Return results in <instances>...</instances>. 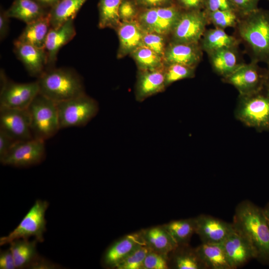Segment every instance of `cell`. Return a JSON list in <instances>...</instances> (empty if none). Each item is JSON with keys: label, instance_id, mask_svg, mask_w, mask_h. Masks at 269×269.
<instances>
[{"label": "cell", "instance_id": "cell-8", "mask_svg": "<svg viewBox=\"0 0 269 269\" xmlns=\"http://www.w3.org/2000/svg\"><path fill=\"white\" fill-rule=\"evenodd\" d=\"M183 10L176 4L140 9L137 21L146 32L169 36Z\"/></svg>", "mask_w": 269, "mask_h": 269}, {"label": "cell", "instance_id": "cell-36", "mask_svg": "<svg viewBox=\"0 0 269 269\" xmlns=\"http://www.w3.org/2000/svg\"><path fill=\"white\" fill-rule=\"evenodd\" d=\"M150 250L143 244L134 250L116 267L117 269H142L144 259Z\"/></svg>", "mask_w": 269, "mask_h": 269}, {"label": "cell", "instance_id": "cell-20", "mask_svg": "<svg viewBox=\"0 0 269 269\" xmlns=\"http://www.w3.org/2000/svg\"><path fill=\"white\" fill-rule=\"evenodd\" d=\"M115 30L119 41L117 58L130 55L137 48L142 46L145 32L137 20L121 22Z\"/></svg>", "mask_w": 269, "mask_h": 269}, {"label": "cell", "instance_id": "cell-1", "mask_svg": "<svg viewBox=\"0 0 269 269\" xmlns=\"http://www.w3.org/2000/svg\"><path fill=\"white\" fill-rule=\"evenodd\" d=\"M232 224L251 242L256 259L269 266V225L263 208L249 200L242 201L236 207Z\"/></svg>", "mask_w": 269, "mask_h": 269}, {"label": "cell", "instance_id": "cell-45", "mask_svg": "<svg viewBox=\"0 0 269 269\" xmlns=\"http://www.w3.org/2000/svg\"><path fill=\"white\" fill-rule=\"evenodd\" d=\"M14 260L9 249L0 252V269H16Z\"/></svg>", "mask_w": 269, "mask_h": 269}, {"label": "cell", "instance_id": "cell-43", "mask_svg": "<svg viewBox=\"0 0 269 269\" xmlns=\"http://www.w3.org/2000/svg\"><path fill=\"white\" fill-rule=\"evenodd\" d=\"M183 11L204 10L205 0H174Z\"/></svg>", "mask_w": 269, "mask_h": 269}, {"label": "cell", "instance_id": "cell-10", "mask_svg": "<svg viewBox=\"0 0 269 269\" xmlns=\"http://www.w3.org/2000/svg\"><path fill=\"white\" fill-rule=\"evenodd\" d=\"M208 24L204 10L183 11L169 36V41L199 43Z\"/></svg>", "mask_w": 269, "mask_h": 269}, {"label": "cell", "instance_id": "cell-2", "mask_svg": "<svg viewBox=\"0 0 269 269\" xmlns=\"http://www.w3.org/2000/svg\"><path fill=\"white\" fill-rule=\"evenodd\" d=\"M235 28L251 60L269 64V10L258 8L243 15Z\"/></svg>", "mask_w": 269, "mask_h": 269}, {"label": "cell", "instance_id": "cell-19", "mask_svg": "<svg viewBox=\"0 0 269 269\" xmlns=\"http://www.w3.org/2000/svg\"><path fill=\"white\" fill-rule=\"evenodd\" d=\"M74 19L69 20L56 28L51 27L45 42L47 55L46 69L54 67L60 49L76 35Z\"/></svg>", "mask_w": 269, "mask_h": 269}, {"label": "cell", "instance_id": "cell-37", "mask_svg": "<svg viewBox=\"0 0 269 269\" xmlns=\"http://www.w3.org/2000/svg\"><path fill=\"white\" fill-rule=\"evenodd\" d=\"M169 41V37L155 32H144L142 46L150 49L162 58Z\"/></svg>", "mask_w": 269, "mask_h": 269}, {"label": "cell", "instance_id": "cell-30", "mask_svg": "<svg viewBox=\"0 0 269 269\" xmlns=\"http://www.w3.org/2000/svg\"><path fill=\"white\" fill-rule=\"evenodd\" d=\"M171 264L176 269H207L195 249L188 245L178 246L172 252Z\"/></svg>", "mask_w": 269, "mask_h": 269}, {"label": "cell", "instance_id": "cell-18", "mask_svg": "<svg viewBox=\"0 0 269 269\" xmlns=\"http://www.w3.org/2000/svg\"><path fill=\"white\" fill-rule=\"evenodd\" d=\"M203 51L199 43L169 41L163 57L164 63L180 64L196 68L202 60Z\"/></svg>", "mask_w": 269, "mask_h": 269}, {"label": "cell", "instance_id": "cell-29", "mask_svg": "<svg viewBox=\"0 0 269 269\" xmlns=\"http://www.w3.org/2000/svg\"><path fill=\"white\" fill-rule=\"evenodd\" d=\"M34 239H18L11 242L9 249L13 256L16 268L28 267L38 257L36 244Z\"/></svg>", "mask_w": 269, "mask_h": 269}, {"label": "cell", "instance_id": "cell-50", "mask_svg": "<svg viewBox=\"0 0 269 269\" xmlns=\"http://www.w3.org/2000/svg\"><path fill=\"white\" fill-rule=\"evenodd\" d=\"M267 79L265 84V87L269 90V64L268 65Z\"/></svg>", "mask_w": 269, "mask_h": 269}, {"label": "cell", "instance_id": "cell-51", "mask_svg": "<svg viewBox=\"0 0 269 269\" xmlns=\"http://www.w3.org/2000/svg\"></svg>", "mask_w": 269, "mask_h": 269}, {"label": "cell", "instance_id": "cell-32", "mask_svg": "<svg viewBox=\"0 0 269 269\" xmlns=\"http://www.w3.org/2000/svg\"><path fill=\"white\" fill-rule=\"evenodd\" d=\"M122 1L99 0L98 26L100 28L116 29L121 22L119 16V7Z\"/></svg>", "mask_w": 269, "mask_h": 269}, {"label": "cell", "instance_id": "cell-15", "mask_svg": "<svg viewBox=\"0 0 269 269\" xmlns=\"http://www.w3.org/2000/svg\"><path fill=\"white\" fill-rule=\"evenodd\" d=\"M222 244L233 269L257 259L256 251L251 242L236 230Z\"/></svg>", "mask_w": 269, "mask_h": 269}, {"label": "cell", "instance_id": "cell-31", "mask_svg": "<svg viewBox=\"0 0 269 269\" xmlns=\"http://www.w3.org/2000/svg\"><path fill=\"white\" fill-rule=\"evenodd\" d=\"M163 226L178 246L188 245L196 232V219L195 217L172 221Z\"/></svg>", "mask_w": 269, "mask_h": 269}, {"label": "cell", "instance_id": "cell-3", "mask_svg": "<svg viewBox=\"0 0 269 269\" xmlns=\"http://www.w3.org/2000/svg\"><path fill=\"white\" fill-rule=\"evenodd\" d=\"M37 81L39 93L56 103L86 93L81 77L68 68L46 69Z\"/></svg>", "mask_w": 269, "mask_h": 269}, {"label": "cell", "instance_id": "cell-4", "mask_svg": "<svg viewBox=\"0 0 269 269\" xmlns=\"http://www.w3.org/2000/svg\"><path fill=\"white\" fill-rule=\"evenodd\" d=\"M236 119L258 132L269 131V90L239 95L234 111Z\"/></svg>", "mask_w": 269, "mask_h": 269}, {"label": "cell", "instance_id": "cell-11", "mask_svg": "<svg viewBox=\"0 0 269 269\" xmlns=\"http://www.w3.org/2000/svg\"><path fill=\"white\" fill-rule=\"evenodd\" d=\"M258 62L244 63L231 74L222 79L224 83L234 87L239 95H248L263 89L267 79V69L262 68Z\"/></svg>", "mask_w": 269, "mask_h": 269}, {"label": "cell", "instance_id": "cell-14", "mask_svg": "<svg viewBox=\"0 0 269 269\" xmlns=\"http://www.w3.org/2000/svg\"><path fill=\"white\" fill-rule=\"evenodd\" d=\"M195 219V233L202 243L222 244L235 230L232 223L210 215L202 214Z\"/></svg>", "mask_w": 269, "mask_h": 269}, {"label": "cell", "instance_id": "cell-26", "mask_svg": "<svg viewBox=\"0 0 269 269\" xmlns=\"http://www.w3.org/2000/svg\"><path fill=\"white\" fill-rule=\"evenodd\" d=\"M51 27L48 13L41 18L26 24L16 39L39 48H45L46 38Z\"/></svg>", "mask_w": 269, "mask_h": 269}, {"label": "cell", "instance_id": "cell-16", "mask_svg": "<svg viewBox=\"0 0 269 269\" xmlns=\"http://www.w3.org/2000/svg\"><path fill=\"white\" fill-rule=\"evenodd\" d=\"M164 69V66L153 70H137L134 91L137 102H143L165 90Z\"/></svg>", "mask_w": 269, "mask_h": 269}, {"label": "cell", "instance_id": "cell-27", "mask_svg": "<svg viewBox=\"0 0 269 269\" xmlns=\"http://www.w3.org/2000/svg\"><path fill=\"white\" fill-rule=\"evenodd\" d=\"M195 250L207 269H233L222 244L202 243Z\"/></svg>", "mask_w": 269, "mask_h": 269}, {"label": "cell", "instance_id": "cell-46", "mask_svg": "<svg viewBox=\"0 0 269 269\" xmlns=\"http://www.w3.org/2000/svg\"><path fill=\"white\" fill-rule=\"evenodd\" d=\"M9 18L7 15L5 10L1 9L0 12V39L1 41L3 40L8 34Z\"/></svg>", "mask_w": 269, "mask_h": 269}, {"label": "cell", "instance_id": "cell-9", "mask_svg": "<svg viewBox=\"0 0 269 269\" xmlns=\"http://www.w3.org/2000/svg\"><path fill=\"white\" fill-rule=\"evenodd\" d=\"M0 108L27 109L39 92L37 80L20 83L8 79L0 71Z\"/></svg>", "mask_w": 269, "mask_h": 269}, {"label": "cell", "instance_id": "cell-17", "mask_svg": "<svg viewBox=\"0 0 269 269\" xmlns=\"http://www.w3.org/2000/svg\"><path fill=\"white\" fill-rule=\"evenodd\" d=\"M13 51L30 76L38 78L45 70L47 55L45 48H39L16 39L13 42Z\"/></svg>", "mask_w": 269, "mask_h": 269}, {"label": "cell", "instance_id": "cell-21", "mask_svg": "<svg viewBox=\"0 0 269 269\" xmlns=\"http://www.w3.org/2000/svg\"><path fill=\"white\" fill-rule=\"evenodd\" d=\"M143 244L145 243L141 231L127 235L107 249L103 258V264L107 267L116 268L131 253Z\"/></svg>", "mask_w": 269, "mask_h": 269}, {"label": "cell", "instance_id": "cell-48", "mask_svg": "<svg viewBox=\"0 0 269 269\" xmlns=\"http://www.w3.org/2000/svg\"><path fill=\"white\" fill-rule=\"evenodd\" d=\"M44 7L49 9L60 0H35Z\"/></svg>", "mask_w": 269, "mask_h": 269}, {"label": "cell", "instance_id": "cell-38", "mask_svg": "<svg viewBox=\"0 0 269 269\" xmlns=\"http://www.w3.org/2000/svg\"><path fill=\"white\" fill-rule=\"evenodd\" d=\"M169 259L168 255L150 250L144 259L142 269H167Z\"/></svg>", "mask_w": 269, "mask_h": 269}, {"label": "cell", "instance_id": "cell-28", "mask_svg": "<svg viewBox=\"0 0 269 269\" xmlns=\"http://www.w3.org/2000/svg\"><path fill=\"white\" fill-rule=\"evenodd\" d=\"M87 0H60L49 11L51 27L56 28L72 19Z\"/></svg>", "mask_w": 269, "mask_h": 269}, {"label": "cell", "instance_id": "cell-7", "mask_svg": "<svg viewBox=\"0 0 269 269\" xmlns=\"http://www.w3.org/2000/svg\"><path fill=\"white\" fill-rule=\"evenodd\" d=\"M48 205L46 201L36 200L18 225L7 236L0 238V246L31 237H34L38 242H43V234L46 230L45 215Z\"/></svg>", "mask_w": 269, "mask_h": 269}, {"label": "cell", "instance_id": "cell-25", "mask_svg": "<svg viewBox=\"0 0 269 269\" xmlns=\"http://www.w3.org/2000/svg\"><path fill=\"white\" fill-rule=\"evenodd\" d=\"M240 40L224 29L215 27L206 29L199 43L202 50L207 54L215 51L229 47H239Z\"/></svg>", "mask_w": 269, "mask_h": 269}, {"label": "cell", "instance_id": "cell-24", "mask_svg": "<svg viewBox=\"0 0 269 269\" xmlns=\"http://www.w3.org/2000/svg\"><path fill=\"white\" fill-rule=\"evenodd\" d=\"M47 9L35 0H14L5 11L9 18L27 24L48 14L49 10Z\"/></svg>", "mask_w": 269, "mask_h": 269}, {"label": "cell", "instance_id": "cell-49", "mask_svg": "<svg viewBox=\"0 0 269 269\" xmlns=\"http://www.w3.org/2000/svg\"><path fill=\"white\" fill-rule=\"evenodd\" d=\"M263 211L269 225V202L266 204L265 207L263 208Z\"/></svg>", "mask_w": 269, "mask_h": 269}, {"label": "cell", "instance_id": "cell-33", "mask_svg": "<svg viewBox=\"0 0 269 269\" xmlns=\"http://www.w3.org/2000/svg\"><path fill=\"white\" fill-rule=\"evenodd\" d=\"M138 70H153L164 66L163 58L144 46H141L130 55Z\"/></svg>", "mask_w": 269, "mask_h": 269}, {"label": "cell", "instance_id": "cell-44", "mask_svg": "<svg viewBox=\"0 0 269 269\" xmlns=\"http://www.w3.org/2000/svg\"><path fill=\"white\" fill-rule=\"evenodd\" d=\"M15 142L11 137L0 130V160L7 154Z\"/></svg>", "mask_w": 269, "mask_h": 269}, {"label": "cell", "instance_id": "cell-41", "mask_svg": "<svg viewBox=\"0 0 269 269\" xmlns=\"http://www.w3.org/2000/svg\"><path fill=\"white\" fill-rule=\"evenodd\" d=\"M237 9L242 15H245L258 8L260 0H231Z\"/></svg>", "mask_w": 269, "mask_h": 269}, {"label": "cell", "instance_id": "cell-42", "mask_svg": "<svg viewBox=\"0 0 269 269\" xmlns=\"http://www.w3.org/2000/svg\"><path fill=\"white\" fill-rule=\"evenodd\" d=\"M140 9L165 7L174 4V0H134Z\"/></svg>", "mask_w": 269, "mask_h": 269}, {"label": "cell", "instance_id": "cell-34", "mask_svg": "<svg viewBox=\"0 0 269 269\" xmlns=\"http://www.w3.org/2000/svg\"><path fill=\"white\" fill-rule=\"evenodd\" d=\"M204 12L208 24H212L215 27L223 29L235 28L243 15L238 11L232 9Z\"/></svg>", "mask_w": 269, "mask_h": 269}, {"label": "cell", "instance_id": "cell-13", "mask_svg": "<svg viewBox=\"0 0 269 269\" xmlns=\"http://www.w3.org/2000/svg\"><path fill=\"white\" fill-rule=\"evenodd\" d=\"M0 130L15 141L33 138L27 109L0 108Z\"/></svg>", "mask_w": 269, "mask_h": 269}, {"label": "cell", "instance_id": "cell-23", "mask_svg": "<svg viewBox=\"0 0 269 269\" xmlns=\"http://www.w3.org/2000/svg\"><path fill=\"white\" fill-rule=\"evenodd\" d=\"M146 246L151 251L168 255L178 246L164 226H155L142 230Z\"/></svg>", "mask_w": 269, "mask_h": 269}, {"label": "cell", "instance_id": "cell-39", "mask_svg": "<svg viewBox=\"0 0 269 269\" xmlns=\"http://www.w3.org/2000/svg\"><path fill=\"white\" fill-rule=\"evenodd\" d=\"M140 8L134 0H122L119 7L121 22L136 20Z\"/></svg>", "mask_w": 269, "mask_h": 269}, {"label": "cell", "instance_id": "cell-47", "mask_svg": "<svg viewBox=\"0 0 269 269\" xmlns=\"http://www.w3.org/2000/svg\"><path fill=\"white\" fill-rule=\"evenodd\" d=\"M57 266L38 256L28 267L32 269H54Z\"/></svg>", "mask_w": 269, "mask_h": 269}, {"label": "cell", "instance_id": "cell-6", "mask_svg": "<svg viewBox=\"0 0 269 269\" xmlns=\"http://www.w3.org/2000/svg\"><path fill=\"white\" fill-rule=\"evenodd\" d=\"M56 104L60 129L85 126L99 111L98 103L86 93Z\"/></svg>", "mask_w": 269, "mask_h": 269}, {"label": "cell", "instance_id": "cell-22", "mask_svg": "<svg viewBox=\"0 0 269 269\" xmlns=\"http://www.w3.org/2000/svg\"><path fill=\"white\" fill-rule=\"evenodd\" d=\"M207 55L213 71L222 79L227 77L245 63L239 47L221 49Z\"/></svg>", "mask_w": 269, "mask_h": 269}, {"label": "cell", "instance_id": "cell-12", "mask_svg": "<svg viewBox=\"0 0 269 269\" xmlns=\"http://www.w3.org/2000/svg\"><path fill=\"white\" fill-rule=\"evenodd\" d=\"M44 141L34 138L16 141L0 161L3 165L15 167H27L37 164L45 156Z\"/></svg>", "mask_w": 269, "mask_h": 269}, {"label": "cell", "instance_id": "cell-5", "mask_svg": "<svg viewBox=\"0 0 269 269\" xmlns=\"http://www.w3.org/2000/svg\"><path fill=\"white\" fill-rule=\"evenodd\" d=\"M27 109L34 138L45 141L60 130L56 102L39 92Z\"/></svg>", "mask_w": 269, "mask_h": 269}, {"label": "cell", "instance_id": "cell-40", "mask_svg": "<svg viewBox=\"0 0 269 269\" xmlns=\"http://www.w3.org/2000/svg\"><path fill=\"white\" fill-rule=\"evenodd\" d=\"M229 9L238 11L231 0H205L204 11L205 12Z\"/></svg>", "mask_w": 269, "mask_h": 269}, {"label": "cell", "instance_id": "cell-35", "mask_svg": "<svg viewBox=\"0 0 269 269\" xmlns=\"http://www.w3.org/2000/svg\"><path fill=\"white\" fill-rule=\"evenodd\" d=\"M196 68L180 64L164 65V79L166 87L172 83L185 79L193 78L195 76Z\"/></svg>", "mask_w": 269, "mask_h": 269}]
</instances>
